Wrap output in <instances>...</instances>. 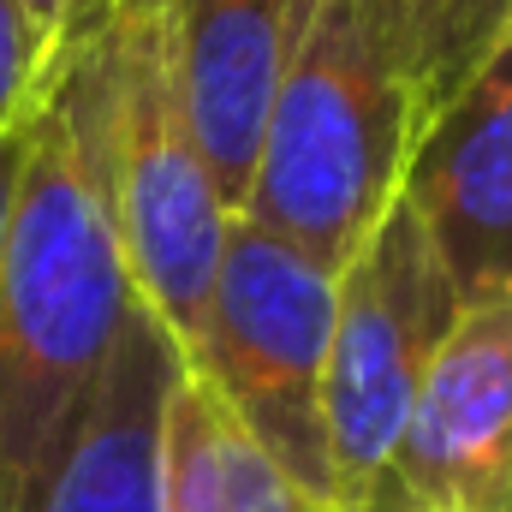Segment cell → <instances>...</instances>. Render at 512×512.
Listing matches in <instances>:
<instances>
[{
  "mask_svg": "<svg viewBox=\"0 0 512 512\" xmlns=\"http://www.w3.org/2000/svg\"><path fill=\"white\" fill-rule=\"evenodd\" d=\"M137 286L108 215L72 72L36 114L0 256V512H24L66 453Z\"/></svg>",
  "mask_w": 512,
  "mask_h": 512,
  "instance_id": "obj_1",
  "label": "cell"
},
{
  "mask_svg": "<svg viewBox=\"0 0 512 512\" xmlns=\"http://www.w3.org/2000/svg\"><path fill=\"white\" fill-rule=\"evenodd\" d=\"M60 66L72 72L90 120L131 286L179 340V352H191L233 209L221 203L215 173L185 126L161 0H114V12Z\"/></svg>",
  "mask_w": 512,
  "mask_h": 512,
  "instance_id": "obj_2",
  "label": "cell"
},
{
  "mask_svg": "<svg viewBox=\"0 0 512 512\" xmlns=\"http://www.w3.org/2000/svg\"><path fill=\"white\" fill-rule=\"evenodd\" d=\"M417 131V102L352 0H310L239 215L340 274L399 203Z\"/></svg>",
  "mask_w": 512,
  "mask_h": 512,
  "instance_id": "obj_3",
  "label": "cell"
},
{
  "mask_svg": "<svg viewBox=\"0 0 512 512\" xmlns=\"http://www.w3.org/2000/svg\"><path fill=\"white\" fill-rule=\"evenodd\" d=\"M334 304H340L334 268L233 215L203 328L185 352V370L215 387V399L256 441L304 489L328 501H334V465L322 423V376H328Z\"/></svg>",
  "mask_w": 512,
  "mask_h": 512,
  "instance_id": "obj_4",
  "label": "cell"
},
{
  "mask_svg": "<svg viewBox=\"0 0 512 512\" xmlns=\"http://www.w3.org/2000/svg\"><path fill=\"white\" fill-rule=\"evenodd\" d=\"M459 322V298L429 251L405 197L382 215L370 245L340 268L322 423L340 512H370L382 471L399 447L411 399L429 376L441 340Z\"/></svg>",
  "mask_w": 512,
  "mask_h": 512,
  "instance_id": "obj_5",
  "label": "cell"
},
{
  "mask_svg": "<svg viewBox=\"0 0 512 512\" xmlns=\"http://www.w3.org/2000/svg\"><path fill=\"white\" fill-rule=\"evenodd\" d=\"M512 483V298L465 304L411 399L370 512H501Z\"/></svg>",
  "mask_w": 512,
  "mask_h": 512,
  "instance_id": "obj_6",
  "label": "cell"
},
{
  "mask_svg": "<svg viewBox=\"0 0 512 512\" xmlns=\"http://www.w3.org/2000/svg\"><path fill=\"white\" fill-rule=\"evenodd\" d=\"M399 197L417 215L459 310L512 298V36L417 131Z\"/></svg>",
  "mask_w": 512,
  "mask_h": 512,
  "instance_id": "obj_7",
  "label": "cell"
},
{
  "mask_svg": "<svg viewBox=\"0 0 512 512\" xmlns=\"http://www.w3.org/2000/svg\"><path fill=\"white\" fill-rule=\"evenodd\" d=\"M310 0H161L167 66L221 203L239 215L268 108L280 96Z\"/></svg>",
  "mask_w": 512,
  "mask_h": 512,
  "instance_id": "obj_8",
  "label": "cell"
},
{
  "mask_svg": "<svg viewBox=\"0 0 512 512\" xmlns=\"http://www.w3.org/2000/svg\"><path fill=\"white\" fill-rule=\"evenodd\" d=\"M179 376V340L137 298L66 453L24 512H161V441Z\"/></svg>",
  "mask_w": 512,
  "mask_h": 512,
  "instance_id": "obj_9",
  "label": "cell"
},
{
  "mask_svg": "<svg viewBox=\"0 0 512 512\" xmlns=\"http://www.w3.org/2000/svg\"><path fill=\"white\" fill-rule=\"evenodd\" d=\"M161 512H340V501L304 489L215 399V387L185 370L167 399Z\"/></svg>",
  "mask_w": 512,
  "mask_h": 512,
  "instance_id": "obj_10",
  "label": "cell"
},
{
  "mask_svg": "<svg viewBox=\"0 0 512 512\" xmlns=\"http://www.w3.org/2000/svg\"><path fill=\"white\" fill-rule=\"evenodd\" d=\"M429 126L512 36V0H352Z\"/></svg>",
  "mask_w": 512,
  "mask_h": 512,
  "instance_id": "obj_11",
  "label": "cell"
},
{
  "mask_svg": "<svg viewBox=\"0 0 512 512\" xmlns=\"http://www.w3.org/2000/svg\"><path fill=\"white\" fill-rule=\"evenodd\" d=\"M54 60L42 48V36L30 30L18 0H0V131L30 126L54 90Z\"/></svg>",
  "mask_w": 512,
  "mask_h": 512,
  "instance_id": "obj_12",
  "label": "cell"
},
{
  "mask_svg": "<svg viewBox=\"0 0 512 512\" xmlns=\"http://www.w3.org/2000/svg\"><path fill=\"white\" fill-rule=\"evenodd\" d=\"M30 137H36V120L18 131H0V256H6V227H12L18 179H24V161H30Z\"/></svg>",
  "mask_w": 512,
  "mask_h": 512,
  "instance_id": "obj_13",
  "label": "cell"
},
{
  "mask_svg": "<svg viewBox=\"0 0 512 512\" xmlns=\"http://www.w3.org/2000/svg\"><path fill=\"white\" fill-rule=\"evenodd\" d=\"M501 512H512V483H507V501H501Z\"/></svg>",
  "mask_w": 512,
  "mask_h": 512,
  "instance_id": "obj_14",
  "label": "cell"
}]
</instances>
